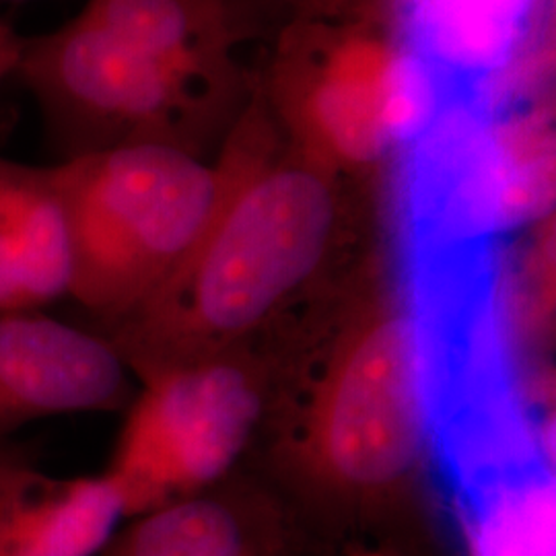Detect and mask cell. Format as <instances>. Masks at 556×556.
<instances>
[{
    "label": "cell",
    "instance_id": "obj_12",
    "mask_svg": "<svg viewBox=\"0 0 556 556\" xmlns=\"http://www.w3.org/2000/svg\"><path fill=\"white\" fill-rule=\"evenodd\" d=\"M98 556H289V540L273 509L208 489L135 517Z\"/></svg>",
    "mask_w": 556,
    "mask_h": 556
},
{
    "label": "cell",
    "instance_id": "obj_13",
    "mask_svg": "<svg viewBox=\"0 0 556 556\" xmlns=\"http://www.w3.org/2000/svg\"><path fill=\"white\" fill-rule=\"evenodd\" d=\"M38 468L34 450L13 439H0V497L20 480Z\"/></svg>",
    "mask_w": 556,
    "mask_h": 556
},
{
    "label": "cell",
    "instance_id": "obj_4",
    "mask_svg": "<svg viewBox=\"0 0 556 556\" xmlns=\"http://www.w3.org/2000/svg\"><path fill=\"white\" fill-rule=\"evenodd\" d=\"M462 98L392 23L374 20L301 21L282 36L273 71L298 155L334 176L394 160Z\"/></svg>",
    "mask_w": 556,
    "mask_h": 556
},
{
    "label": "cell",
    "instance_id": "obj_3",
    "mask_svg": "<svg viewBox=\"0 0 556 556\" xmlns=\"http://www.w3.org/2000/svg\"><path fill=\"white\" fill-rule=\"evenodd\" d=\"M236 161V151L206 165L174 144L135 142L59 163L73 241L71 299L108 326L155 298L219 215Z\"/></svg>",
    "mask_w": 556,
    "mask_h": 556
},
{
    "label": "cell",
    "instance_id": "obj_5",
    "mask_svg": "<svg viewBox=\"0 0 556 556\" xmlns=\"http://www.w3.org/2000/svg\"><path fill=\"white\" fill-rule=\"evenodd\" d=\"M309 470L330 493L376 505L429 452L417 326L402 298L367 307L340 337L303 420Z\"/></svg>",
    "mask_w": 556,
    "mask_h": 556
},
{
    "label": "cell",
    "instance_id": "obj_10",
    "mask_svg": "<svg viewBox=\"0 0 556 556\" xmlns=\"http://www.w3.org/2000/svg\"><path fill=\"white\" fill-rule=\"evenodd\" d=\"M73 289L59 165L0 157V312H43Z\"/></svg>",
    "mask_w": 556,
    "mask_h": 556
},
{
    "label": "cell",
    "instance_id": "obj_2",
    "mask_svg": "<svg viewBox=\"0 0 556 556\" xmlns=\"http://www.w3.org/2000/svg\"><path fill=\"white\" fill-rule=\"evenodd\" d=\"M236 174L199 250L155 298L98 326L140 378L220 355L318 270L338 223L337 176L298 155L262 163L236 149Z\"/></svg>",
    "mask_w": 556,
    "mask_h": 556
},
{
    "label": "cell",
    "instance_id": "obj_9",
    "mask_svg": "<svg viewBox=\"0 0 556 556\" xmlns=\"http://www.w3.org/2000/svg\"><path fill=\"white\" fill-rule=\"evenodd\" d=\"M548 0H394L402 43L459 96L509 75L532 52Z\"/></svg>",
    "mask_w": 556,
    "mask_h": 556
},
{
    "label": "cell",
    "instance_id": "obj_14",
    "mask_svg": "<svg viewBox=\"0 0 556 556\" xmlns=\"http://www.w3.org/2000/svg\"><path fill=\"white\" fill-rule=\"evenodd\" d=\"M23 41L25 38L17 36L11 25L0 20V83L17 73Z\"/></svg>",
    "mask_w": 556,
    "mask_h": 556
},
{
    "label": "cell",
    "instance_id": "obj_7",
    "mask_svg": "<svg viewBox=\"0 0 556 556\" xmlns=\"http://www.w3.org/2000/svg\"><path fill=\"white\" fill-rule=\"evenodd\" d=\"M142 381L105 470L126 517L213 489L260 418L256 383L223 355L167 365Z\"/></svg>",
    "mask_w": 556,
    "mask_h": 556
},
{
    "label": "cell",
    "instance_id": "obj_11",
    "mask_svg": "<svg viewBox=\"0 0 556 556\" xmlns=\"http://www.w3.org/2000/svg\"><path fill=\"white\" fill-rule=\"evenodd\" d=\"M124 517L108 472L50 478L36 468L0 497V556H98Z\"/></svg>",
    "mask_w": 556,
    "mask_h": 556
},
{
    "label": "cell",
    "instance_id": "obj_8",
    "mask_svg": "<svg viewBox=\"0 0 556 556\" xmlns=\"http://www.w3.org/2000/svg\"><path fill=\"white\" fill-rule=\"evenodd\" d=\"M128 367L93 328L46 312H0V439L40 418L118 410Z\"/></svg>",
    "mask_w": 556,
    "mask_h": 556
},
{
    "label": "cell",
    "instance_id": "obj_6",
    "mask_svg": "<svg viewBox=\"0 0 556 556\" xmlns=\"http://www.w3.org/2000/svg\"><path fill=\"white\" fill-rule=\"evenodd\" d=\"M404 155L402 245H501L548 215L553 147L528 119L457 100Z\"/></svg>",
    "mask_w": 556,
    "mask_h": 556
},
{
    "label": "cell",
    "instance_id": "obj_15",
    "mask_svg": "<svg viewBox=\"0 0 556 556\" xmlns=\"http://www.w3.org/2000/svg\"><path fill=\"white\" fill-rule=\"evenodd\" d=\"M351 556H396L392 555V553H383V551H357V553H353Z\"/></svg>",
    "mask_w": 556,
    "mask_h": 556
},
{
    "label": "cell",
    "instance_id": "obj_1",
    "mask_svg": "<svg viewBox=\"0 0 556 556\" xmlns=\"http://www.w3.org/2000/svg\"><path fill=\"white\" fill-rule=\"evenodd\" d=\"M231 64L219 0H89L25 38L15 75L64 160L135 142L199 155L231 98Z\"/></svg>",
    "mask_w": 556,
    "mask_h": 556
}]
</instances>
